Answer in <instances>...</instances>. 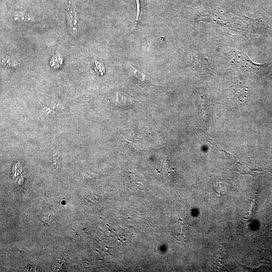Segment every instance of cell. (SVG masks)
Here are the masks:
<instances>
[{"label": "cell", "instance_id": "cell-4", "mask_svg": "<svg viewBox=\"0 0 272 272\" xmlns=\"http://www.w3.org/2000/svg\"><path fill=\"white\" fill-rule=\"evenodd\" d=\"M133 69V75L136 79L141 84L144 85L147 83L148 80L146 78V75L141 72L137 67L134 66H132Z\"/></svg>", "mask_w": 272, "mask_h": 272}, {"label": "cell", "instance_id": "cell-7", "mask_svg": "<svg viewBox=\"0 0 272 272\" xmlns=\"http://www.w3.org/2000/svg\"><path fill=\"white\" fill-rule=\"evenodd\" d=\"M137 1V16L135 18V20L134 22V29H135V27L139 23L140 19L141 18V17L144 15V10H143V8L141 6V3L140 1V0H136Z\"/></svg>", "mask_w": 272, "mask_h": 272}, {"label": "cell", "instance_id": "cell-1", "mask_svg": "<svg viewBox=\"0 0 272 272\" xmlns=\"http://www.w3.org/2000/svg\"><path fill=\"white\" fill-rule=\"evenodd\" d=\"M230 58L234 63L249 70L250 72L266 76L272 75V62L256 64L253 62L246 54L239 51H233Z\"/></svg>", "mask_w": 272, "mask_h": 272}, {"label": "cell", "instance_id": "cell-3", "mask_svg": "<svg viewBox=\"0 0 272 272\" xmlns=\"http://www.w3.org/2000/svg\"><path fill=\"white\" fill-rule=\"evenodd\" d=\"M237 171L242 174H250L255 176L258 174H262L265 170L262 168H254L248 165L238 164L236 167Z\"/></svg>", "mask_w": 272, "mask_h": 272}, {"label": "cell", "instance_id": "cell-2", "mask_svg": "<svg viewBox=\"0 0 272 272\" xmlns=\"http://www.w3.org/2000/svg\"><path fill=\"white\" fill-rule=\"evenodd\" d=\"M113 101L118 106L127 108L130 107L132 104V98L124 92H119L117 93Z\"/></svg>", "mask_w": 272, "mask_h": 272}, {"label": "cell", "instance_id": "cell-6", "mask_svg": "<svg viewBox=\"0 0 272 272\" xmlns=\"http://www.w3.org/2000/svg\"><path fill=\"white\" fill-rule=\"evenodd\" d=\"M1 62L3 65L7 67H14L18 65L20 63H18L14 59L9 56H6L1 59Z\"/></svg>", "mask_w": 272, "mask_h": 272}, {"label": "cell", "instance_id": "cell-5", "mask_svg": "<svg viewBox=\"0 0 272 272\" xmlns=\"http://www.w3.org/2000/svg\"><path fill=\"white\" fill-rule=\"evenodd\" d=\"M62 63L63 59L59 54L54 55L50 60V65L55 70L58 69Z\"/></svg>", "mask_w": 272, "mask_h": 272}, {"label": "cell", "instance_id": "cell-8", "mask_svg": "<svg viewBox=\"0 0 272 272\" xmlns=\"http://www.w3.org/2000/svg\"><path fill=\"white\" fill-rule=\"evenodd\" d=\"M255 209V203L254 201L251 203L248 214L245 216L244 221L245 223H248L253 216V214Z\"/></svg>", "mask_w": 272, "mask_h": 272}]
</instances>
